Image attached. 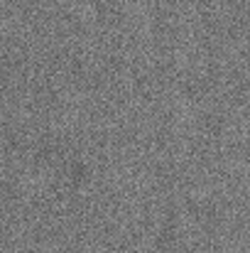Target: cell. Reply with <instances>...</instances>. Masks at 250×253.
I'll use <instances>...</instances> for the list:
<instances>
[]
</instances>
